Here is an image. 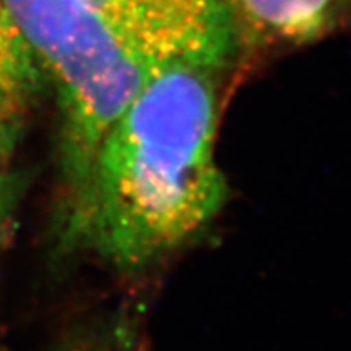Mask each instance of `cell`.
Instances as JSON below:
<instances>
[{
	"instance_id": "1",
	"label": "cell",
	"mask_w": 351,
	"mask_h": 351,
	"mask_svg": "<svg viewBox=\"0 0 351 351\" xmlns=\"http://www.w3.org/2000/svg\"><path fill=\"white\" fill-rule=\"evenodd\" d=\"M217 75L179 64L145 83L64 199L65 247L138 274L207 231L228 197L217 161Z\"/></svg>"
},
{
	"instance_id": "2",
	"label": "cell",
	"mask_w": 351,
	"mask_h": 351,
	"mask_svg": "<svg viewBox=\"0 0 351 351\" xmlns=\"http://www.w3.org/2000/svg\"><path fill=\"white\" fill-rule=\"evenodd\" d=\"M239 34L269 43H304L326 33L351 0H228Z\"/></svg>"
},
{
	"instance_id": "3",
	"label": "cell",
	"mask_w": 351,
	"mask_h": 351,
	"mask_svg": "<svg viewBox=\"0 0 351 351\" xmlns=\"http://www.w3.org/2000/svg\"><path fill=\"white\" fill-rule=\"evenodd\" d=\"M44 78L33 49L0 0V112L20 121Z\"/></svg>"
},
{
	"instance_id": "4",
	"label": "cell",
	"mask_w": 351,
	"mask_h": 351,
	"mask_svg": "<svg viewBox=\"0 0 351 351\" xmlns=\"http://www.w3.org/2000/svg\"><path fill=\"white\" fill-rule=\"evenodd\" d=\"M60 351H134L132 341L117 327L93 328L85 335L70 340Z\"/></svg>"
},
{
	"instance_id": "5",
	"label": "cell",
	"mask_w": 351,
	"mask_h": 351,
	"mask_svg": "<svg viewBox=\"0 0 351 351\" xmlns=\"http://www.w3.org/2000/svg\"><path fill=\"white\" fill-rule=\"evenodd\" d=\"M16 130H19V121L0 112V158L12 150Z\"/></svg>"
},
{
	"instance_id": "6",
	"label": "cell",
	"mask_w": 351,
	"mask_h": 351,
	"mask_svg": "<svg viewBox=\"0 0 351 351\" xmlns=\"http://www.w3.org/2000/svg\"><path fill=\"white\" fill-rule=\"evenodd\" d=\"M13 202V182L0 173V225L5 219Z\"/></svg>"
}]
</instances>
